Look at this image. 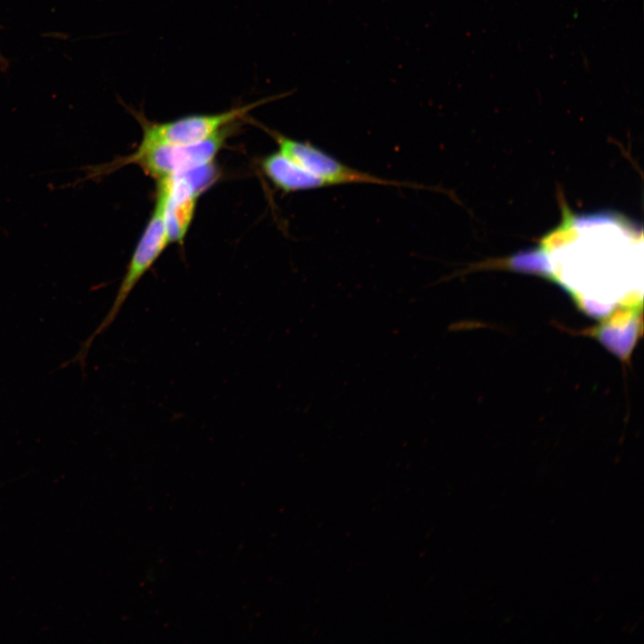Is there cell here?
I'll use <instances>...</instances> for the list:
<instances>
[{"mask_svg":"<svg viewBox=\"0 0 644 644\" xmlns=\"http://www.w3.org/2000/svg\"><path fill=\"white\" fill-rule=\"evenodd\" d=\"M641 227L610 212L576 216L563 208L561 223L530 251L511 259L519 271L541 275L564 285L580 280L621 279L642 262Z\"/></svg>","mask_w":644,"mask_h":644,"instance_id":"obj_1","label":"cell"},{"mask_svg":"<svg viewBox=\"0 0 644 644\" xmlns=\"http://www.w3.org/2000/svg\"><path fill=\"white\" fill-rule=\"evenodd\" d=\"M4 66H6V61L0 54V67H4Z\"/></svg>","mask_w":644,"mask_h":644,"instance_id":"obj_8","label":"cell"},{"mask_svg":"<svg viewBox=\"0 0 644 644\" xmlns=\"http://www.w3.org/2000/svg\"><path fill=\"white\" fill-rule=\"evenodd\" d=\"M169 243L170 239L164 217L163 199L160 194L157 192L155 208L151 217L131 257L109 310L93 333L80 343V349L73 358L66 361L63 366L78 363L84 371L86 358L93 341L113 324L131 291L151 268Z\"/></svg>","mask_w":644,"mask_h":644,"instance_id":"obj_3","label":"cell"},{"mask_svg":"<svg viewBox=\"0 0 644 644\" xmlns=\"http://www.w3.org/2000/svg\"><path fill=\"white\" fill-rule=\"evenodd\" d=\"M287 96L275 95L208 114H190L173 121L157 123L148 120L142 114L133 112L142 127V139L138 148L156 145H190L207 140L228 129L244 118L254 108Z\"/></svg>","mask_w":644,"mask_h":644,"instance_id":"obj_4","label":"cell"},{"mask_svg":"<svg viewBox=\"0 0 644 644\" xmlns=\"http://www.w3.org/2000/svg\"><path fill=\"white\" fill-rule=\"evenodd\" d=\"M260 165L273 185L285 193L329 187L322 179L280 151L263 157Z\"/></svg>","mask_w":644,"mask_h":644,"instance_id":"obj_7","label":"cell"},{"mask_svg":"<svg viewBox=\"0 0 644 644\" xmlns=\"http://www.w3.org/2000/svg\"><path fill=\"white\" fill-rule=\"evenodd\" d=\"M228 130L195 144L137 148L128 157L116 158L108 164L82 167L85 176L80 182L97 179L128 164L138 165L145 173L159 180L214 163Z\"/></svg>","mask_w":644,"mask_h":644,"instance_id":"obj_2","label":"cell"},{"mask_svg":"<svg viewBox=\"0 0 644 644\" xmlns=\"http://www.w3.org/2000/svg\"><path fill=\"white\" fill-rule=\"evenodd\" d=\"M274 138L278 151L322 179L329 187L343 184H376L412 189H430L422 184L382 178L348 165L308 140L289 138L278 131L267 130Z\"/></svg>","mask_w":644,"mask_h":644,"instance_id":"obj_5","label":"cell"},{"mask_svg":"<svg viewBox=\"0 0 644 644\" xmlns=\"http://www.w3.org/2000/svg\"><path fill=\"white\" fill-rule=\"evenodd\" d=\"M157 181V192L163 199L164 217L170 242H182L200 194L184 174Z\"/></svg>","mask_w":644,"mask_h":644,"instance_id":"obj_6","label":"cell"}]
</instances>
